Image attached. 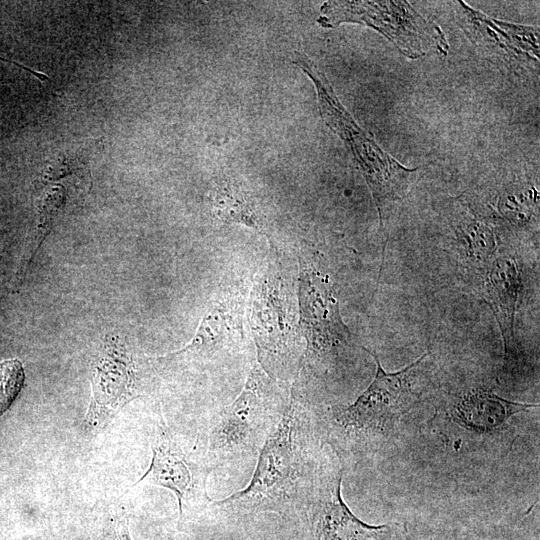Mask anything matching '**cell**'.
Returning <instances> with one entry per match:
<instances>
[{
    "mask_svg": "<svg viewBox=\"0 0 540 540\" xmlns=\"http://www.w3.org/2000/svg\"><path fill=\"white\" fill-rule=\"evenodd\" d=\"M315 436L314 414L292 392L280 423L258 455L249 485L225 499L211 500L205 511L228 518L272 512L306 520L322 455Z\"/></svg>",
    "mask_w": 540,
    "mask_h": 540,
    "instance_id": "cell-1",
    "label": "cell"
},
{
    "mask_svg": "<svg viewBox=\"0 0 540 540\" xmlns=\"http://www.w3.org/2000/svg\"><path fill=\"white\" fill-rule=\"evenodd\" d=\"M290 395L255 362L238 397L212 413L195 440L211 471L239 468L257 457L280 423Z\"/></svg>",
    "mask_w": 540,
    "mask_h": 540,
    "instance_id": "cell-2",
    "label": "cell"
},
{
    "mask_svg": "<svg viewBox=\"0 0 540 540\" xmlns=\"http://www.w3.org/2000/svg\"><path fill=\"white\" fill-rule=\"evenodd\" d=\"M370 354L376 361L377 371L356 401L314 413L316 426L329 438L334 452L360 450L377 436L388 433L416 400L410 378L428 354L392 373L382 368L377 355Z\"/></svg>",
    "mask_w": 540,
    "mask_h": 540,
    "instance_id": "cell-3",
    "label": "cell"
},
{
    "mask_svg": "<svg viewBox=\"0 0 540 540\" xmlns=\"http://www.w3.org/2000/svg\"><path fill=\"white\" fill-rule=\"evenodd\" d=\"M295 63L313 81L320 115L350 150L371 190L382 222L386 204L400 199L407 192L411 176L418 169L403 166L355 122L340 103L324 73L308 57L297 53Z\"/></svg>",
    "mask_w": 540,
    "mask_h": 540,
    "instance_id": "cell-4",
    "label": "cell"
},
{
    "mask_svg": "<svg viewBox=\"0 0 540 540\" xmlns=\"http://www.w3.org/2000/svg\"><path fill=\"white\" fill-rule=\"evenodd\" d=\"M317 22L325 28L341 23H359L378 30L408 58L428 53L446 55L445 34L425 19L407 1H328L320 9Z\"/></svg>",
    "mask_w": 540,
    "mask_h": 540,
    "instance_id": "cell-5",
    "label": "cell"
},
{
    "mask_svg": "<svg viewBox=\"0 0 540 540\" xmlns=\"http://www.w3.org/2000/svg\"><path fill=\"white\" fill-rule=\"evenodd\" d=\"M151 450V463L134 486L151 484L171 490L178 500L180 519L185 510L205 511L211 501L207 481L212 471L196 442L193 447H187L160 415L154 423Z\"/></svg>",
    "mask_w": 540,
    "mask_h": 540,
    "instance_id": "cell-6",
    "label": "cell"
},
{
    "mask_svg": "<svg viewBox=\"0 0 540 540\" xmlns=\"http://www.w3.org/2000/svg\"><path fill=\"white\" fill-rule=\"evenodd\" d=\"M151 374L140 368L125 343L107 336L98 352L91 373L92 395L84 419L85 430L99 433L117 412L151 388Z\"/></svg>",
    "mask_w": 540,
    "mask_h": 540,
    "instance_id": "cell-7",
    "label": "cell"
},
{
    "mask_svg": "<svg viewBox=\"0 0 540 540\" xmlns=\"http://www.w3.org/2000/svg\"><path fill=\"white\" fill-rule=\"evenodd\" d=\"M331 450L322 452L306 513L309 540H391V527L359 520L341 497L343 466Z\"/></svg>",
    "mask_w": 540,
    "mask_h": 540,
    "instance_id": "cell-8",
    "label": "cell"
},
{
    "mask_svg": "<svg viewBox=\"0 0 540 540\" xmlns=\"http://www.w3.org/2000/svg\"><path fill=\"white\" fill-rule=\"evenodd\" d=\"M300 295L308 361L329 359L338 349L351 344V333L341 319L338 300L327 277L305 271Z\"/></svg>",
    "mask_w": 540,
    "mask_h": 540,
    "instance_id": "cell-9",
    "label": "cell"
},
{
    "mask_svg": "<svg viewBox=\"0 0 540 540\" xmlns=\"http://www.w3.org/2000/svg\"><path fill=\"white\" fill-rule=\"evenodd\" d=\"M520 287V270L515 260L500 257L489 265L483 294L485 302L496 317L503 337L506 364L517 360L514 320Z\"/></svg>",
    "mask_w": 540,
    "mask_h": 540,
    "instance_id": "cell-10",
    "label": "cell"
},
{
    "mask_svg": "<svg viewBox=\"0 0 540 540\" xmlns=\"http://www.w3.org/2000/svg\"><path fill=\"white\" fill-rule=\"evenodd\" d=\"M535 407L506 400L486 389H473L457 397L448 416L463 430L478 436L503 431L517 413Z\"/></svg>",
    "mask_w": 540,
    "mask_h": 540,
    "instance_id": "cell-11",
    "label": "cell"
},
{
    "mask_svg": "<svg viewBox=\"0 0 540 540\" xmlns=\"http://www.w3.org/2000/svg\"><path fill=\"white\" fill-rule=\"evenodd\" d=\"M216 214L225 221L240 222L258 227L259 219L250 200L237 188L226 185L218 188L213 196Z\"/></svg>",
    "mask_w": 540,
    "mask_h": 540,
    "instance_id": "cell-12",
    "label": "cell"
},
{
    "mask_svg": "<svg viewBox=\"0 0 540 540\" xmlns=\"http://www.w3.org/2000/svg\"><path fill=\"white\" fill-rule=\"evenodd\" d=\"M24 369L18 359L0 362V416L11 406L24 383Z\"/></svg>",
    "mask_w": 540,
    "mask_h": 540,
    "instance_id": "cell-13",
    "label": "cell"
},
{
    "mask_svg": "<svg viewBox=\"0 0 540 540\" xmlns=\"http://www.w3.org/2000/svg\"><path fill=\"white\" fill-rule=\"evenodd\" d=\"M467 235L471 253L480 260H486L492 255L495 240L491 230L482 223L471 225Z\"/></svg>",
    "mask_w": 540,
    "mask_h": 540,
    "instance_id": "cell-14",
    "label": "cell"
},
{
    "mask_svg": "<svg viewBox=\"0 0 540 540\" xmlns=\"http://www.w3.org/2000/svg\"><path fill=\"white\" fill-rule=\"evenodd\" d=\"M111 540H132L128 531L127 519L125 517L117 519L112 531Z\"/></svg>",
    "mask_w": 540,
    "mask_h": 540,
    "instance_id": "cell-15",
    "label": "cell"
}]
</instances>
